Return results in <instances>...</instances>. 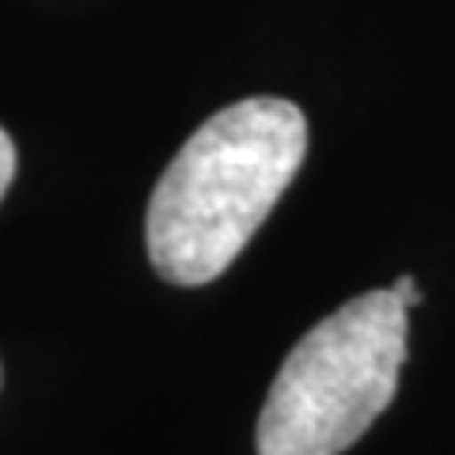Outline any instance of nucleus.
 <instances>
[{
	"instance_id": "obj_4",
	"label": "nucleus",
	"mask_w": 455,
	"mask_h": 455,
	"mask_svg": "<svg viewBox=\"0 0 455 455\" xmlns=\"http://www.w3.org/2000/svg\"><path fill=\"white\" fill-rule=\"evenodd\" d=\"M391 289L398 292V300H403L406 307H418V304H421V289H418V281H414V277H398Z\"/></svg>"
},
{
	"instance_id": "obj_3",
	"label": "nucleus",
	"mask_w": 455,
	"mask_h": 455,
	"mask_svg": "<svg viewBox=\"0 0 455 455\" xmlns=\"http://www.w3.org/2000/svg\"><path fill=\"white\" fill-rule=\"evenodd\" d=\"M12 179H16V145H12V137L0 130V197L8 194Z\"/></svg>"
},
{
	"instance_id": "obj_1",
	"label": "nucleus",
	"mask_w": 455,
	"mask_h": 455,
	"mask_svg": "<svg viewBox=\"0 0 455 455\" xmlns=\"http://www.w3.org/2000/svg\"><path fill=\"white\" fill-rule=\"evenodd\" d=\"M307 152V118L289 99L254 95L217 110L167 164L148 202L145 239L156 274L182 289L217 281Z\"/></svg>"
},
{
	"instance_id": "obj_2",
	"label": "nucleus",
	"mask_w": 455,
	"mask_h": 455,
	"mask_svg": "<svg viewBox=\"0 0 455 455\" xmlns=\"http://www.w3.org/2000/svg\"><path fill=\"white\" fill-rule=\"evenodd\" d=\"M410 307L395 289H372L296 341L269 387L259 455H341L391 406L406 364Z\"/></svg>"
}]
</instances>
